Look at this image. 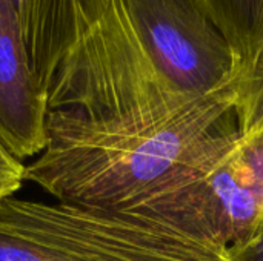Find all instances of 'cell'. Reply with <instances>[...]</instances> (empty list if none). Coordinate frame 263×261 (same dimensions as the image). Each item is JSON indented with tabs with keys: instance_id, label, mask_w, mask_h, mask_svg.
Segmentation results:
<instances>
[{
	"instance_id": "obj_1",
	"label": "cell",
	"mask_w": 263,
	"mask_h": 261,
	"mask_svg": "<svg viewBox=\"0 0 263 261\" xmlns=\"http://www.w3.org/2000/svg\"><path fill=\"white\" fill-rule=\"evenodd\" d=\"M237 89L200 98L153 128H123L46 111V146L25 165L60 203L122 212L208 172L240 138Z\"/></svg>"
},
{
	"instance_id": "obj_2",
	"label": "cell",
	"mask_w": 263,
	"mask_h": 261,
	"mask_svg": "<svg viewBox=\"0 0 263 261\" xmlns=\"http://www.w3.org/2000/svg\"><path fill=\"white\" fill-rule=\"evenodd\" d=\"M174 192L122 212L8 197L0 202V261H227Z\"/></svg>"
},
{
	"instance_id": "obj_3",
	"label": "cell",
	"mask_w": 263,
	"mask_h": 261,
	"mask_svg": "<svg viewBox=\"0 0 263 261\" xmlns=\"http://www.w3.org/2000/svg\"><path fill=\"white\" fill-rule=\"evenodd\" d=\"M156 72L190 98L237 89V60L206 0H120Z\"/></svg>"
},
{
	"instance_id": "obj_4",
	"label": "cell",
	"mask_w": 263,
	"mask_h": 261,
	"mask_svg": "<svg viewBox=\"0 0 263 261\" xmlns=\"http://www.w3.org/2000/svg\"><path fill=\"white\" fill-rule=\"evenodd\" d=\"M185 191L213 242L228 248L250 238L263 222V128L240 135Z\"/></svg>"
},
{
	"instance_id": "obj_5",
	"label": "cell",
	"mask_w": 263,
	"mask_h": 261,
	"mask_svg": "<svg viewBox=\"0 0 263 261\" xmlns=\"http://www.w3.org/2000/svg\"><path fill=\"white\" fill-rule=\"evenodd\" d=\"M0 142L20 162L46 146V97L9 0H0Z\"/></svg>"
},
{
	"instance_id": "obj_6",
	"label": "cell",
	"mask_w": 263,
	"mask_h": 261,
	"mask_svg": "<svg viewBox=\"0 0 263 261\" xmlns=\"http://www.w3.org/2000/svg\"><path fill=\"white\" fill-rule=\"evenodd\" d=\"M37 80L102 18L111 0H9Z\"/></svg>"
},
{
	"instance_id": "obj_7",
	"label": "cell",
	"mask_w": 263,
	"mask_h": 261,
	"mask_svg": "<svg viewBox=\"0 0 263 261\" xmlns=\"http://www.w3.org/2000/svg\"><path fill=\"white\" fill-rule=\"evenodd\" d=\"M237 60V82L263 57V0H206Z\"/></svg>"
},
{
	"instance_id": "obj_8",
	"label": "cell",
	"mask_w": 263,
	"mask_h": 261,
	"mask_svg": "<svg viewBox=\"0 0 263 261\" xmlns=\"http://www.w3.org/2000/svg\"><path fill=\"white\" fill-rule=\"evenodd\" d=\"M236 115L240 135L263 128V57L237 82Z\"/></svg>"
},
{
	"instance_id": "obj_9",
	"label": "cell",
	"mask_w": 263,
	"mask_h": 261,
	"mask_svg": "<svg viewBox=\"0 0 263 261\" xmlns=\"http://www.w3.org/2000/svg\"><path fill=\"white\" fill-rule=\"evenodd\" d=\"M25 182V165L0 142V202L12 197Z\"/></svg>"
},
{
	"instance_id": "obj_10",
	"label": "cell",
	"mask_w": 263,
	"mask_h": 261,
	"mask_svg": "<svg viewBox=\"0 0 263 261\" xmlns=\"http://www.w3.org/2000/svg\"><path fill=\"white\" fill-rule=\"evenodd\" d=\"M225 254L227 261H263V222L250 238L228 246Z\"/></svg>"
}]
</instances>
